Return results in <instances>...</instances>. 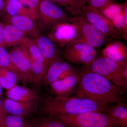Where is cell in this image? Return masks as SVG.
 I'll return each mask as SVG.
<instances>
[{"label": "cell", "mask_w": 127, "mask_h": 127, "mask_svg": "<svg viewBox=\"0 0 127 127\" xmlns=\"http://www.w3.org/2000/svg\"><path fill=\"white\" fill-rule=\"evenodd\" d=\"M6 14L5 10V1L4 0H0V21L2 22Z\"/></svg>", "instance_id": "obj_30"}, {"label": "cell", "mask_w": 127, "mask_h": 127, "mask_svg": "<svg viewBox=\"0 0 127 127\" xmlns=\"http://www.w3.org/2000/svg\"><path fill=\"white\" fill-rule=\"evenodd\" d=\"M39 99L29 102H23L16 101L6 97L4 99L3 104L9 114L27 119L38 111Z\"/></svg>", "instance_id": "obj_13"}, {"label": "cell", "mask_w": 127, "mask_h": 127, "mask_svg": "<svg viewBox=\"0 0 127 127\" xmlns=\"http://www.w3.org/2000/svg\"><path fill=\"white\" fill-rule=\"evenodd\" d=\"M9 53L13 65L21 77L22 83H30L31 64L27 48L23 45H20L12 48Z\"/></svg>", "instance_id": "obj_11"}, {"label": "cell", "mask_w": 127, "mask_h": 127, "mask_svg": "<svg viewBox=\"0 0 127 127\" xmlns=\"http://www.w3.org/2000/svg\"><path fill=\"white\" fill-rule=\"evenodd\" d=\"M27 37L23 32L15 26L3 23L2 46L6 47L20 45Z\"/></svg>", "instance_id": "obj_16"}, {"label": "cell", "mask_w": 127, "mask_h": 127, "mask_svg": "<svg viewBox=\"0 0 127 127\" xmlns=\"http://www.w3.org/2000/svg\"><path fill=\"white\" fill-rule=\"evenodd\" d=\"M86 4L100 10L114 0H84Z\"/></svg>", "instance_id": "obj_28"}, {"label": "cell", "mask_w": 127, "mask_h": 127, "mask_svg": "<svg viewBox=\"0 0 127 127\" xmlns=\"http://www.w3.org/2000/svg\"><path fill=\"white\" fill-rule=\"evenodd\" d=\"M76 92L79 97L101 104L122 102L121 89L101 75L87 70L82 72Z\"/></svg>", "instance_id": "obj_2"}, {"label": "cell", "mask_w": 127, "mask_h": 127, "mask_svg": "<svg viewBox=\"0 0 127 127\" xmlns=\"http://www.w3.org/2000/svg\"><path fill=\"white\" fill-rule=\"evenodd\" d=\"M2 22L15 26L23 32L26 36L32 39H36L40 35L38 25L32 18L27 16H11L6 14Z\"/></svg>", "instance_id": "obj_12"}, {"label": "cell", "mask_w": 127, "mask_h": 127, "mask_svg": "<svg viewBox=\"0 0 127 127\" xmlns=\"http://www.w3.org/2000/svg\"><path fill=\"white\" fill-rule=\"evenodd\" d=\"M96 50L91 46L78 42L64 48V58L71 63L88 66L97 58Z\"/></svg>", "instance_id": "obj_8"}, {"label": "cell", "mask_w": 127, "mask_h": 127, "mask_svg": "<svg viewBox=\"0 0 127 127\" xmlns=\"http://www.w3.org/2000/svg\"><path fill=\"white\" fill-rule=\"evenodd\" d=\"M127 7V0L123 4H120L113 1L98 10L112 22L122 13Z\"/></svg>", "instance_id": "obj_22"}, {"label": "cell", "mask_w": 127, "mask_h": 127, "mask_svg": "<svg viewBox=\"0 0 127 127\" xmlns=\"http://www.w3.org/2000/svg\"><path fill=\"white\" fill-rule=\"evenodd\" d=\"M44 58L48 63L59 55L57 45L47 35H40L34 39Z\"/></svg>", "instance_id": "obj_17"}, {"label": "cell", "mask_w": 127, "mask_h": 127, "mask_svg": "<svg viewBox=\"0 0 127 127\" xmlns=\"http://www.w3.org/2000/svg\"><path fill=\"white\" fill-rule=\"evenodd\" d=\"M108 104L98 103L84 97H57L46 94L39 99V113L47 117L75 115L88 112L104 113Z\"/></svg>", "instance_id": "obj_1"}, {"label": "cell", "mask_w": 127, "mask_h": 127, "mask_svg": "<svg viewBox=\"0 0 127 127\" xmlns=\"http://www.w3.org/2000/svg\"><path fill=\"white\" fill-rule=\"evenodd\" d=\"M0 67L8 69L13 72L17 76L19 81L22 83L21 77L13 65L9 52L5 47L1 46H0Z\"/></svg>", "instance_id": "obj_25"}, {"label": "cell", "mask_w": 127, "mask_h": 127, "mask_svg": "<svg viewBox=\"0 0 127 127\" xmlns=\"http://www.w3.org/2000/svg\"><path fill=\"white\" fill-rule=\"evenodd\" d=\"M70 21L75 26L79 35V41L94 48H99L114 40L102 33L81 15L71 17Z\"/></svg>", "instance_id": "obj_6"}, {"label": "cell", "mask_w": 127, "mask_h": 127, "mask_svg": "<svg viewBox=\"0 0 127 127\" xmlns=\"http://www.w3.org/2000/svg\"><path fill=\"white\" fill-rule=\"evenodd\" d=\"M66 12L50 0H40L37 21L40 31L48 32L58 23L70 21Z\"/></svg>", "instance_id": "obj_5"}, {"label": "cell", "mask_w": 127, "mask_h": 127, "mask_svg": "<svg viewBox=\"0 0 127 127\" xmlns=\"http://www.w3.org/2000/svg\"><path fill=\"white\" fill-rule=\"evenodd\" d=\"M25 127H31V126H30V125H27V126H26Z\"/></svg>", "instance_id": "obj_33"}, {"label": "cell", "mask_w": 127, "mask_h": 127, "mask_svg": "<svg viewBox=\"0 0 127 127\" xmlns=\"http://www.w3.org/2000/svg\"><path fill=\"white\" fill-rule=\"evenodd\" d=\"M81 15L106 36L115 40L124 38L122 32L97 9L86 4Z\"/></svg>", "instance_id": "obj_7"}, {"label": "cell", "mask_w": 127, "mask_h": 127, "mask_svg": "<svg viewBox=\"0 0 127 127\" xmlns=\"http://www.w3.org/2000/svg\"><path fill=\"white\" fill-rule=\"evenodd\" d=\"M53 118L68 127H118L107 114L100 112L92 111Z\"/></svg>", "instance_id": "obj_4"}, {"label": "cell", "mask_w": 127, "mask_h": 127, "mask_svg": "<svg viewBox=\"0 0 127 127\" xmlns=\"http://www.w3.org/2000/svg\"><path fill=\"white\" fill-rule=\"evenodd\" d=\"M30 14L32 20L37 21L40 0H18Z\"/></svg>", "instance_id": "obj_26"}, {"label": "cell", "mask_w": 127, "mask_h": 127, "mask_svg": "<svg viewBox=\"0 0 127 127\" xmlns=\"http://www.w3.org/2000/svg\"><path fill=\"white\" fill-rule=\"evenodd\" d=\"M18 81V77L13 72L0 67V84L2 88L8 90L17 84Z\"/></svg>", "instance_id": "obj_23"}, {"label": "cell", "mask_w": 127, "mask_h": 127, "mask_svg": "<svg viewBox=\"0 0 127 127\" xmlns=\"http://www.w3.org/2000/svg\"><path fill=\"white\" fill-rule=\"evenodd\" d=\"M104 113L114 122L118 127H127V107L123 103L112 106H108Z\"/></svg>", "instance_id": "obj_19"}, {"label": "cell", "mask_w": 127, "mask_h": 127, "mask_svg": "<svg viewBox=\"0 0 127 127\" xmlns=\"http://www.w3.org/2000/svg\"><path fill=\"white\" fill-rule=\"evenodd\" d=\"M5 8L6 13L9 15L26 16L32 18L29 12L23 7L18 0H5Z\"/></svg>", "instance_id": "obj_24"}, {"label": "cell", "mask_w": 127, "mask_h": 127, "mask_svg": "<svg viewBox=\"0 0 127 127\" xmlns=\"http://www.w3.org/2000/svg\"><path fill=\"white\" fill-rule=\"evenodd\" d=\"M87 70L101 75L122 90L127 88V64L122 65L104 57L97 58Z\"/></svg>", "instance_id": "obj_3"}, {"label": "cell", "mask_w": 127, "mask_h": 127, "mask_svg": "<svg viewBox=\"0 0 127 127\" xmlns=\"http://www.w3.org/2000/svg\"><path fill=\"white\" fill-rule=\"evenodd\" d=\"M73 16L82 14L83 9L86 4L84 0H50Z\"/></svg>", "instance_id": "obj_20"}, {"label": "cell", "mask_w": 127, "mask_h": 127, "mask_svg": "<svg viewBox=\"0 0 127 127\" xmlns=\"http://www.w3.org/2000/svg\"></svg>", "instance_id": "obj_34"}, {"label": "cell", "mask_w": 127, "mask_h": 127, "mask_svg": "<svg viewBox=\"0 0 127 127\" xmlns=\"http://www.w3.org/2000/svg\"><path fill=\"white\" fill-rule=\"evenodd\" d=\"M27 125L32 127H68L54 118L42 116L26 119Z\"/></svg>", "instance_id": "obj_21"}, {"label": "cell", "mask_w": 127, "mask_h": 127, "mask_svg": "<svg viewBox=\"0 0 127 127\" xmlns=\"http://www.w3.org/2000/svg\"><path fill=\"white\" fill-rule=\"evenodd\" d=\"M3 30V23L0 21V46H2V33Z\"/></svg>", "instance_id": "obj_31"}, {"label": "cell", "mask_w": 127, "mask_h": 127, "mask_svg": "<svg viewBox=\"0 0 127 127\" xmlns=\"http://www.w3.org/2000/svg\"><path fill=\"white\" fill-rule=\"evenodd\" d=\"M4 99L2 97H0V127H5L6 118L9 114L4 107Z\"/></svg>", "instance_id": "obj_29"}, {"label": "cell", "mask_w": 127, "mask_h": 127, "mask_svg": "<svg viewBox=\"0 0 127 127\" xmlns=\"http://www.w3.org/2000/svg\"><path fill=\"white\" fill-rule=\"evenodd\" d=\"M76 74L75 69L64 61L59 55L49 62L46 74L39 84L43 87L47 86L59 79Z\"/></svg>", "instance_id": "obj_10"}, {"label": "cell", "mask_w": 127, "mask_h": 127, "mask_svg": "<svg viewBox=\"0 0 127 127\" xmlns=\"http://www.w3.org/2000/svg\"><path fill=\"white\" fill-rule=\"evenodd\" d=\"M2 97V87L1 85L0 84V97Z\"/></svg>", "instance_id": "obj_32"}, {"label": "cell", "mask_w": 127, "mask_h": 127, "mask_svg": "<svg viewBox=\"0 0 127 127\" xmlns=\"http://www.w3.org/2000/svg\"><path fill=\"white\" fill-rule=\"evenodd\" d=\"M47 35L60 47L65 48L79 41L76 28L70 21L58 23L51 29Z\"/></svg>", "instance_id": "obj_9"}, {"label": "cell", "mask_w": 127, "mask_h": 127, "mask_svg": "<svg viewBox=\"0 0 127 127\" xmlns=\"http://www.w3.org/2000/svg\"><path fill=\"white\" fill-rule=\"evenodd\" d=\"M5 95L9 99L20 102H29L40 98L34 91L24 86L17 84L7 90Z\"/></svg>", "instance_id": "obj_18"}, {"label": "cell", "mask_w": 127, "mask_h": 127, "mask_svg": "<svg viewBox=\"0 0 127 127\" xmlns=\"http://www.w3.org/2000/svg\"><path fill=\"white\" fill-rule=\"evenodd\" d=\"M26 119L19 116L9 114L6 118L5 127H25Z\"/></svg>", "instance_id": "obj_27"}, {"label": "cell", "mask_w": 127, "mask_h": 127, "mask_svg": "<svg viewBox=\"0 0 127 127\" xmlns=\"http://www.w3.org/2000/svg\"><path fill=\"white\" fill-rule=\"evenodd\" d=\"M102 54L103 57L117 63L122 65L127 64V46L119 40H113L108 43Z\"/></svg>", "instance_id": "obj_15"}, {"label": "cell", "mask_w": 127, "mask_h": 127, "mask_svg": "<svg viewBox=\"0 0 127 127\" xmlns=\"http://www.w3.org/2000/svg\"><path fill=\"white\" fill-rule=\"evenodd\" d=\"M80 79L78 74L70 75L50 84L51 95L55 96L68 97L76 92Z\"/></svg>", "instance_id": "obj_14"}]
</instances>
